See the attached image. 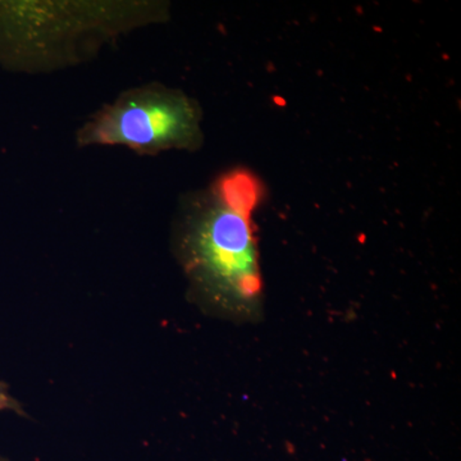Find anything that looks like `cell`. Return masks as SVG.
Wrapping results in <instances>:
<instances>
[{
  "label": "cell",
  "mask_w": 461,
  "mask_h": 461,
  "mask_svg": "<svg viewBox=\"0 0 461 461\" xmlns=\"http://www.w3.org/2000/svg\"><path fill=\"white\" fill-rule=\"evenodd\" d=\"M200 112L181 91L165 86L124 91L81 127V147L115 145L142 154L196 147Z\"/></svg>",
  "instance_id": "3"
},
{
  "label": "cell",
  "mask_w": 461,
  "mask_h": 461,
  "mask_svg": "<svg viewBox=\"0 0 461 461\" xmlns=\"http://www.w3.org/2000/svg\"><path fill=\"white\" fill-rule=\"evenodd\" d=\"M0 461H7V460L3 459V457H0Z\"/></svg>",
  "instance_id": "5"
},
{
  "label": "cell",
  "mask_w": 461,
  "mask_h": 461,
  "mask_svg": "<svg viewBox=\"0 0 461 461\" xmlns=\"http://www.w3.org/2000/svg\"><path fill=\"white\" fill-rule=\"evenodd\" d=\"M150 5L0 2V65L35 71L84 57L96 42L154 16Z\"/></svg>",
  "instance_id": "1"
},
{
  "label": "cell",
  "mask_w": 461,
  "mask_h": 461,
  "mask_svg": "<svg viewBox=\"0 0 461 461\" xmlns=\"http://www.w3.org/2000/svg\"><path fill=\"white\" fill-rule=\"evenodd\" d=\"M18 403L9 396L7 388L0 384V411H18Z\"/></svg>",
  "instance_id": "4"
},
{
  "label": "cell",
  "mask_w": 461,
  "mask_h": 461,
  "mask_svg": "<svg viewBox=\"0 0 461 461\" xmlns=\"http://www.w3.org/2000/svg\"><path fill=\"white\" fill-rule=\"evenodd\" d=\"M257 186L233 173L195 200L187 223L191 268L218 293L249 300L260 290L258 251L251 226Z\"/></svg>",
  "instance_id": "2"
}]
</instances>
